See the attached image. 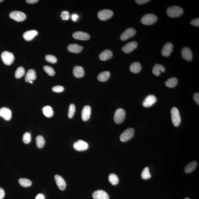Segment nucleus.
<instances>
[{"instance_id":"obj_1","label":"nucleus","mask_w":199,"mask_h":199,"mask_svg":"<svg viewBox=\"0 0 199 199\" xmlns=\"http://www.w3.org/2000/svg\"><path fill=\"white\" fill-rule=\"evenodd\" d=\"M184 10L182 7L177 6L168 7L167 14L169 17L176 18L180 17L183 14Z\"/></svg>"},{"instance_id":"obj_2","label":"nucleus","mask_w":199,"mask_h":199,"mask_svg":"<svg viewBox=\"0 0 199 199\" xmlns=\"http://www.w3.org/2000/svg\"><path fill=\"white\" fill-rule=\"evenodd\" d=\"M157 17L152 13H148L144 15L141 19V22L144 25H151L156 22Z\"/></svg>"},{"instance_id":"obj_3","label":"nucleus","mask_w":199,"mask_h":199,"mask_svg":"<svg viewBox=\"0 0 199 199\" xmlns=\"http://www.w3.org/2000/svg\"><path fill=\"white\" fill-rule=\"evenodd\" d=\"M172 123L175 127H178L180 124L181 118L179 110L176 107H173L171 111Z\"/></svg>"},{"instance_id":"obj_4","label":"nucleus","mask_w":199,"mask_h":199,"mask_svg":"<svg viewBox=\"0 0 199 199\" xmlns=\"http://www.w3.org/2000/svg\"><path fill=\"white\" fill-rule=\"evenodd\" d=\"M1 58L4 63L7 65H10L14 62V58L12 53L4 51L1 54Z\"/></svg>"},{"instance_id":"obj_5","label":"nucleus","mask_w":199,"mask_h":199,"mask_svg":"<svg viewBox=\"0 0 199 199\" xmlns=\"http://www.w3.org/2000/svg\"><path fill=\"white\" fill-rule=\"evenodd\" d=\"M125 117V112L123 108H119L116 110L114 115V120L117 124H121L124 121Z\"/></svg>"},{"instance_id":"obj_6","label":"nucleus","mask_w":199,"mask_h":199,"mask_svg":"<svg viewBox=\"0 0 199 199\" xmlns=\"http://www.w3.org/2000/svg\"><path fill=\"white\" fill-rule=\"evenodd\" d=\"M135 130L133 128H129L126 130L120 136L121 141L125 142L130 140L134 135Z\"/></svg>"},{"instance_id":"obj_7","label":"nucleus","mask_w":199,"mask_h":199,"mask_svg":"<svg viewBox=\"0 0 199 199\" xmlns=\"http://www.w3.org/2000/svg\"><path fill=\"white\" fill-rule=\"evenodd\" d=\"M10 18L16 21L21 22L23 21L26 19V16L25 13L18 11H14L11 12L9 14Z\"/></svg>"},{"instance_id":"obj_8","label":"nucleus","mask_w":199,"mask_h":199,"mask_svg":"<svg viewBox=\"0 0 199 199\" xmlns=\"http://www.w3.org/2000/svg\"><path fill=\"white\" fill-rule=\"evenodd\" d=\"M113 15V12L112 10L105 9L101 10L98 13V17L100 20L105 21L111 18Z\"/></svg>"},{"instance_id":"obj_9","label":"nucleus","mask_w":199,"mask_h":199,"mask_svg":"<svg viewBox=\"0 0 199 199\" xmlns=\"http://www.w3.org/2000/svg\"><path fill=\"white\" fill-rule=\"evenodd\" d=\"M136 33V31L134 28H129L123 32L120 36L122 41H125L129 38L134 36Z\"/></svg>"},{"instance_id":"obj_10","label":"nucleus","mask_w":199,"mask_h":199,"mask_svg":"<svg viewBox=\"0 0 199 199\" xmlns=\"http://www.w3.org/2000/svg\"><path fill=\"white\" fill-rule=\"evenodd\" d=\"M74 148L76 151H82L88 148L89 145L87 142L83 140H79L74 144Z\"/></svg>"},{"instance_id":"obj_11","label":"nucleus","mask_w":199,"mask_h":199,"mask_svg":"<svg viewBox=\"0 0 199 199\" xmlns=\"http://www.w3.org/2000/svg\"><path fill=\"white\" fill-rule=\"evenodd\" d=\"M138 43L136 41L128 43L122 48V50L125 53H129L137 48Z\"/></svg>"},{"instance_id":"obj_12","label":"nucleus","mask_w":199,"mask_h":199,"mask_svg":"<svg viewBox=\"0 0 199 199\" xmlns=\"http://www.w3.org/2000/svg\"><path fill=\"white\" fill-rule=\"evenodd\" d=\"M173 46L172 43L168 42L164 44L162 50V54L163 56L168 57L170 56L173 51Z\"/></svg>"},{"instance_id":"obj_13","label":"nucleus","mask_w":199,"mask_h":199,"mask_svg":"<svg viewBox=\"0 0 199 199\" xmlns=\"http://www.w3.org/2000/svg\"><path fill=\"white\" fill-rule=\"evenodd\" d=\"M181 54L182 58L187 61L192 60L193 54L190 49L188 47H185L181 50Z\"/></svg>"},{"instance_id":"obj_14","label":"nucleus","mask_w":199,"mask_h":199,"mask_svg":"<svg viewBox=\"0 0 199 199\" xmlns=\"http://www.w3.org/2000/svg\"><path fill=\"white\" fill-rule=\"evenodd\" d=\"M72 36L75 39L81 40H87L90 38V35L88 33L81 31L74 32Z\"/></svg>"},{"instance_id":"obj_15","label":"nucleus","mask_w":199,"mask_h":199,"mask_svg":"<svg viewBox=\"0 0 199 199\" xmlns=\"http://www.w3.org/2000/svg\"><path fill=\"white\" fill-rule=\"evenodd\" d=\"M156 100V98L154 95H149L144 100L143 106L146 108L149 107L155 103Z\"/></svg>"},{"instance_id":"obj_16","label":"nucleus","mask_w":199,"mask_h":199,"mask_svg":"<svg viewBox=\"0 0 199 199\" xmlns=\"http://www.w3.org/2000/svg\"><path fill=\"white\" fill-rule=\"evenodd\" d=\"M92 197L94 199H109L108 194L102 190L94 191L92 194Z\"/></svg>"},{"instance_id":"obj_17","label":"nucleus","mask_w":199,"mask_h":199,"mask_svg":"<svg viewBox=\"0 0 199 199\" xmlns=\"http://www.w3.org/2000/svg\"><path fill=\"white\" fill-rule=\"evenodd\" d=\"M91 114V108L87 105L84 106L81 111V118L84 121H87L90 118Z\"/></svg>"},{"instance_id":"obj_18","label":"nucleus","mask_w":199,"mask_h":199,"mask_svg":"<svg viewBox=\"0 0 199 199\" xmlns=\"http://www.w3.org/2000/svg\"><path fill=\"white\" fill-rule=\"evenodd\" d=\"M55 181L59 189L62 191L64 190L66 187V183L64 180L61 176L59 175H55Z\"/></svg>"},{"instance_id":"obj_19","label":"nucleus","mask_w":199,"mask_h":199,"mask_svg":"<svg viewBox=\"0 0 199 199\" xmlns=\"http://www.w3.org/2000/svg\"><path fill=\"white\" fill-rule=\"evenodd\" d=\"M0 116L6 121H9L11 118V111L6 107L1 108L0 109Z\"/></svg>"},{"instance_id":"obj_20","label":"nucleus","mask_w":199,"mask_h":199,"mask_svg":"<svg viewBox=\"0 0 199 199\" xmlns=\"http://www.w3.org/2000/svg\"><path fill=\"white\" fill-rule=\"evenodd\" d=\"M38 34L37 31L32 30L27 31L23 34V37L26 41L32 40Z\"/></svg>"},{"instance_id":"obj_21","label":"nucleus","mask_w":199,"mask_h":199,"mask_svg":"<svg viewBox=\"0 0 199 199\" xmlns=\"http://www.w3.org/2000/svg\"><path fill=\"white\" fill-rule=\"evenodd\" d=\"M112 55V52L111 50H107L102 51L99 55V57L101 60L105 61L111 58Z\"/></svg>"},{"instance_id":"obj_22","label":"nucleus","mask_w":199,"mask_h":199,"mask_svg":"<svg viewBox=\"0 0 199 199\" xmlns=\"http://www.w3.org/2000/svg\"><path fill=\"white\" fill-rule=\"evenodd\" d=\"M36 73L34 69H29L27 72L25 77V81L27 82L35 81L36 79Z\"/></svg>"},{"instance_id":"obj_23","label":"nucleus","mask_w":199,"mask_h":199,"mask_svg":"<svg viewBox=\"0 0 199 199\" xmlns=\"http://www.w3.org/2000/svg\"><path fill=\"white\" fill-rule=\"evenodd\" d=\"M83 48L82 46L76 44H69L67 47L68 51L74 53H80L83 50Z\"/></svg>"},{"instance_id":"obj_24","label":"nucleus","mask_w":199,"mask_h":199,"mask_svg":"<svg viewBox=\"0 0 199 199\" xmlns=\"http://www.w3.org/2000/svg\"><path fill=\"white\" fill-rule=\"evenodd\" d=\"M73 74L77 78H81L84 76V68L81 66H75L73 69Z\"/></svg>"},{"instance_id":"obj_25","label":"nucleus","mask_w":199,"mask_h":199,"mask_svg":"<svg viewBox=\"0 0 199 199\" xmlns=\"http://www.w3.org/2000/svg\"><path fill=\"white\" fill-rule=\"evenodd\" d=\"M130 69L132 72L133 73H138L141 70V65L139 62H133L131 65Z\"/></svg>"},{"instance_id":"obj_26","label":"nucleus","mask_w":199,"mask_h":199,"mask_svg":"<svg viewBox=\"0 0 199 199\" xmlns=\"http://www.w3.org/2000/svg\"><path fill=\"white\" fill-rule=\"evenodd\" d=\"M165 71V69L162 65L155 63L153 68L152 72L156 76H159L160 75V72H164Z\"/></svg>"},{"instance_id":"obj_27","label":"nucleus","mask_w":199,"mask_h":199,"mask_svg":"<svg viewBox=\"0 0 199 199\" xmlns=\"http://www.w3.org/2000/svg\"><path fill=\"white\" fill-rule=\"evenodd\" d=\"M197 163L196 161L192 162L188 164L185 169V172L186 173H189L193 171L197 167Z\"/></svg>"},{"instance_id":"obj_28","label":"nucleus","mask_w":199,"mask_h":199,"mask_svg":"<svg viewBox=\"0 0 199 199\" xmlns=\"http://www.w3.org/2000/svg\"><path fill=\"white\" fill-rule=\"evenodd\" d=\"M110 75V74L108 71H105L101 72L98 75L97 79L100 81H105L109 79Z\"/></svg>"},{"instance_id":"obj_29","label":"nucleus","mask_w":199,"mask_h":199,"mask_svg":"<svg viewBox=\"0 0 199 199\" xmlns=\"http://www.w3.org/2000/svg\"><path fill=\"white\" fill-rule=\"evenodd\" d=\"M178 80L176 78H172L168 79L166 81L165 84L166 87L170 88H173L177 85Z\"/></svg>"},{"instance_id":"obj_30","label":"nucleus","mask_w":199,"mask_h":199,"mask_svg":"<svg viewBox=\"0 0 199 199\" xmlns=\"http://www.w3.org/2000/svg\"><path fill=\"white\" fill-rule=\"evenodd\" d=\"M43 113L44 115L47 117H53V112L51 107L46 106L43 108Z\"/></svg>"},{"instance_id":"obj_31","label":"nucleus","mask_w":199,"mask_h":199,"mask_svg":"<svg viewBox=\"0 0 199 199\" xmlns=\"http://www.w3.org/2000/svg\"><path fill=\"white\" fill-rule=\"evenodd\" d=\"M19 184L24 187H27L32 185V182L30 180L25 178H21L19 180Z\"/></svg>"},{"instance_id":"obj_32","label":"nucleus","mask_w":199,"mask_h":199,"mask_svg":"<svg viewBox=\"0 0 199 199\" xmlns=\"http://www.w3.org/2000/svg\"><path fill=\"white\" fill-rule=\"evenodd\" d=\"M108 180L111 185H116L118 183L119 180L117 175L115 174H111L108 176Z\"/></svg>"},{"instance_id":"obj_33","label":"nucleus","mask_w":199,"mask_h":199,"mask_svg":"<svg viewBox=\"0 0 199 199\" xmlns=\"http://www.w3.org/2000/svg\"><path fill=\"white\" fill-rule=\"evenodd\" d=\"M35 141L37 146L38 148H42L45 145V141L43 136H37Z\"/></svg>"},{"instance_id":"obj_34","label":"nucleus","mask_w":199,"mask_h":199,"mask_svg":"<svg viewBox=\"0 0 199 199\" xmlns=\"http://www.w3.org/2000/svg\"><path fill=\"white\" fill-rule=\"evenodd\" d=\"M25 70L23 67H19L16 69L15 73V76L17 79L20 78L25 75Z\"/></svg>"},{"instance_id":"obj_35","label":"nucleus","mask_w":199,"mask_h":199,"mask_svg":"<svg viewBox=\"0 0 199 199\" xmlns=\"http://www.w3.org/2000/svg\"><path fill=\"white\" fill-rule=\"evenodd\" d=\"M141 177L144 180H148L151 177L149 172V168L148 167H145L141 173Z\"/></svg>"},{"instance_id":"obj_36","label":"nucleus","mask_w":199,"mask_h":199,"mask_svg":"<svg viewBox=\"0 0 199 199\" xmlns=\"http://www.w3.org/2000/svg\"><path fill=\"white\" fill-rule=\"evenodd\" d=\"M43 69L45 72L50 76H53L56 74L54 69L51 66L45 65L43 67Z\"/></svg>"},{"instance_id":"obj_37","label":"nucleus","mask_w":199,"mask_h":199,"mask_svg":"<svg viewBox=\"0 0 199 199\" xmlns=\"http://www.w3.org/2000/svg\"><path fill=\"white\" fill-rule=\"evenodd\" d=\"M75 106L73 104L69 105V111H68V116L70 118H72L74 117L75 112Z\"/></svg>"},{"instance_id":"obj_38","label":"nucleus","mask_w":199,"mask_h":199,"mask_svg":"<svg viewBox=\"0 0 199 199\" xmlns=\"http://www.w3.org/2000/svg\"><path fill=\"white\" fill-rule=\"evenodd\" d=\"M45 59L47 62L51 63H56L57 61V59L56 56L53 55H47L45 56Z\"/></svg>"},{"instance_id":"obj_39","label":"nucleus","mask_w":199,"mask_h":199,"mask_svg":"<svg viewBox=\"0 0 199 199\" xmlns=\"http://www.w3.org/2000/svg\"><path fill=\"white\" fill-rule=\"evenodd\" d=\"M23 141L24 143L26 144H29L31 141V136L30 133L26 132L23 135Z\"/></svg>"},{"instance_id":"obj_40","label":"nucleus","mask_w":199,"mask_h":199,"mask_svg":"<svg viewBox=\"0 0 199 199\" xmlns=\"http://www.w3.org/2000/svg\"><path fill=\"white\" fill-rule=\"evenodd\" d=\"M64 90V88L63 87L61 86H56L53 87L52 88V90L53 92L56 93H61L63 92Z\"/></svg>"},{"instance_id":"obj_41","label":"nucleus","mask_w":199,"mask_h":199,"mask_svg":"<svg viewBox=\"0 0 199 199\" xmlns=\"http://www.w3.org/2000/svg\"><path fill=\"white\" fill-rule=\"evenodd\" d=\"M61 17L63 20H69L70 17L69 12L67 11H62L61 14Z\"/></svg>"},{"instance_id":"obj_42","label":"nucleus","mask_w":199,"mask_h":199,"mask_svg":"<svg viewBox=\"0 0 199 199\" xmlns=\"http://www.w3.org/2000/svg\"><path fill=\"white\" fill-rule=\"evenodd\" d=\"M191 25L194 26L199 27V18H197L191 21L190 22Z\"/></svg>"},{"instance_id":"obj_43","label":"nucleus","mask_w":199,"mask_h":199,"mask_svg":"<svg viewBox=\"0 0 199 199\" xmlns=\"http://www.w3.org/2000/svg\"><path fill=\"white\" fill-rule=\"evenodd\" d=\"M150 1V0H136L135 1L136 4H140V5L146 4V3L149 2Z\"/></svg>"},{"instance_id":"obj_44","label":"nucleus","mask_w":199,"mask_h":199,"mask_svg":"<svg viewBox=\"0 0 199 199\" xmlns=\"http://www.w3.org/2000/svg\"><path fill=\"white\" fill-rule=\"evenodd\" d=\"M194 100L195 102L199 105V94L198 93H195L194 95L193 96Z\"/></svg>"},{"instance_id":"obj_45","label":"nucleus","mask_w":199,"mask_h":199,"mask_svg":"<svg viewBox=\"0 0 199 199\" xmlns=\"http://www.w3.org/2000/svg\"><path fill=\"white\" fill-rule=\"evenodd\" d=\"M5 196V192L3 188L0 187V199H3Z\"/></svg>"},{"instance_id":"obj_46","label":"nucleus","mask_w":199,"mask_h":199,"mask_svg":"<svg viewBox=\"0 0 199 199\" xmlns=\"http://www.w3.org/2000/svg\"><path fill=\"white\" fill-rule=\"evenodd\" d=\"M38 0H26V1L28 4H35L38 2Z\"/></svg>"},{"instance_id":"obj_47","label":"nucleus","mask_w":199,"mask_h":199,"mask_svg":"<svg viewBox=\"0 0 199 199\" xmlns=\"http://www.w3.org/2000/svg\"><path fill=\"white\" fill-rule=\"evenodd\" d=\"M78 18V15L75 14H74L72 15V19L73 21L74 22L76 21L77 19Z\"/></svg>"},{"instance_id":"obj_48","label":"nucleus","mask_w":199,"mask_h":199,"mask_svg":"<svg viewBox=\"0 0 199 199\" xmlns=\"http://www.w3.org/2000/svg\"><path fill=\"white\" fill-rule=\"evenodd\" d=\"M44 196L43 194H39L37 196L35 199H44Z\"/></svg>"},{"instance_id":"obj_49","label":"nucleus","mask_w":199,"mask_h":199,"mask_svg":"<svg viewBox=\"0 0 199 199\" xmlns=\"http://www.w3.org/2000/svg\"><path fill=\"white\" fill-rule=\"evenodd\" d=\"M3 1H4L3 0H0V3H1V2H2Z\"/></svg>"},{"instance_id":"obj_50","label":"nucleus","mask_w":199,"mask_h":199,"mask_svg":"<svg viewBox=\"0 0 199 199\" xmlns=\"http://www.w3.org/2000/svg\"><path fill=\"white\" fill-rule=\"evenodd\" d=\"M29 82L31 83V84H32V81H30Z\"/></svg>"},{"instance_id":"obj_51","label":"nucleus","mask_w":199,"mask_h":199,"mask_svg":"<svg viewBox=\"0 0 199 199\" xmlns=\"http://www.w3.org/2000/svg\"><path fill=\"white\" fill-rule=\"evenodd\" d=\"M185 199H190L189 198H185Z\"/></svg>"}]
</instances>
